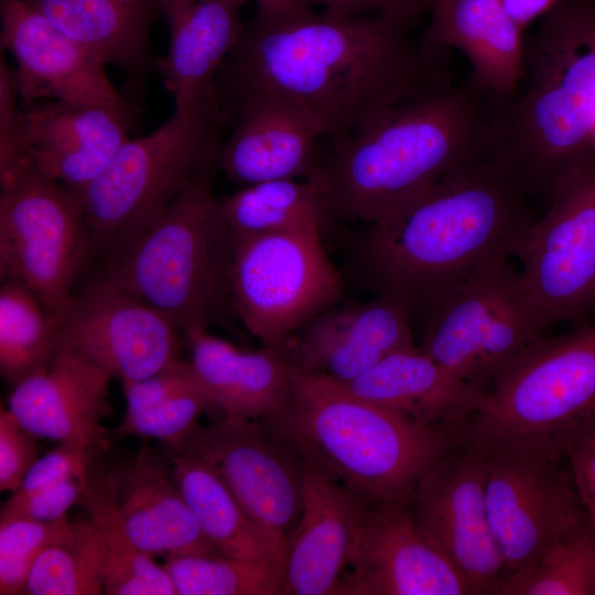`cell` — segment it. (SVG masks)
Instances as JSON below:
<instances>
[{
	"label": "cell",
	"mask_w": 595,
	"mask_h": 595,
	"mask_svg": "<svg viewBox=\"0 0 595 595\" xmlns=\"http://www.w3.org/2000/svg\"><path fill=\"white\" fill-rule=\"evenodd\" d=\"M407 29L377 14L315 12L305 2L257 11L217 74L216 100L223 110L250 95L279 96L337 139L448 80Z\"/></svg>",
	"instance_id": "6da1fadb"
},
{
	"label": "cell",
	"mask_w": 595,
	"mask_h": 595,
	"mask_svg": "<svg viewBox=\"0 0 595 595\" xmlns=\"http://www.w3.org/2000/svg\"><path fill=\"white\" fill-rule=\"evenodd\" d=\"M532 199L493 151L361 236L360 272L376 295L399 301L424 327L477 270L516 256L536 221Z\"/></svg>",
	"instance_id": "7a4b0ae2"
},
{
	"label": "cell",
	"mask_w": 595,
	"mask_h": 595,
	"mask_svg": "<svg viewBox=\"0 0 595 595\" xmlns=\"http://www.w3.org/2000/svg\"><path fill=\"white\" fill-rule=\"evenodd\" d=\"M490 151L486 97L468 80H446L331 140L307 180L325 215L374 224Z\"/></svg>",
	"instance_id": "3957f363"
},
{
	"label": "cell",
	"mask_w": 595,
	"mask_h": 595,
	"mask_svg": "<svg viewBox=\"0 0 595 595\" xmlns=\"http://www.w3.org/2000/svg\"><path fill=\"white\" fill-rule=\"evenodd\" d=\"M526 85L488 102L493 152L544 208L595 138V0H562L526 46Z\"/></svg>",
	"instance_id": "277c9868"
},
{
	"label": "cell",
	"mask_w": 595,
	"mask_h": 595,
	"mask_svg": "<svg viewBox=\"0 0 595 595\" xmlns=\"http://www.w3.org/2000/svg\"><path fill=\"white\" fill-rule=\"evenodd\" d=\"M260 421L302 459L371 502H409L422 476L462 440L459 431L422 425L294 365L285 402Z\"/></svg>",
	"instance_id": "5b68a950"
},
{
	"label": "cell",
	"mask_w": 595,
	"mask_h": 595,
	"mask_svg": "<svg viewBox=\"0 0 595 595\" xmlns=\"http://www.w3.org/2000/svg\"><path fill=\"white\" fill-rule=\"evenodd\" d=\"M216 165L218 158L206 163L155 221L94 268L181 333L231 306L234 236L213 192Z\"/></svg>",
	"instance_id": "8992f818"
},
{
	"label": "cell",
	"mask_w": 595,
	"mask_h": 595,
	"mask_svg": "<svg viewBox=\"0 0 595 595\" xmlns=\"http://www.w3.org/2000/svg\"><path fill=\"white\" fill-rule=\"evenodd\" d=\"M490 403L462 439L560 461L595 437V322L555 337L541 335L495 380Z\"/></svg>",
	"instance_id": "52a82bcc"
},
{
	"label": "cell",
	"mask_w": 595,
	"mask_h": 595,
	"mask_svg": "<svg viewBox=\"0 0 595 595\" xmlns=\"http://www.w3.org/2000/svg\"><path fill=\"white\" fill-rule=\"evenodd\" d=\"M224 123L215 98L192 111L174 109L159 128L121 145L77 196L90 231L94 266L129 245L218 158Z\"/></svg>",
	"instance_id": "ba28073f"
},
{
	"label": "cell",
	"mask_w": 595,
	"mask_h": 595,
	"mask_svg": "<svg viewBox=\"0 0 595 595\" xmlns=\"http://www.w3.org/2000/svg\"><path fill=\"white\" fill-rule=\"evenodd\" d=\"M0 185L1 281L25 284L58 323L94 264L82 202L32 161Z\"/></svg>",
	"instance_id": "9c48e42d"
},
{
	"label": "cell",
	"mask_w": 595,
	"mask_h": 595,
	"mask_svg": "<svg viewBox=\"0 0 595 595\" xmlns=\"http://www.w3.org/2000/svg\"><path fill=\"white\" fill-rule=\"evenodd\" d=\"M545 327L520 273L508 258H498L436 311L419 348L458 379L486 390Z\"/></svg>",
	"instance_id": "30bf717a"
},
{
	"label": "cell",
	"mask_w": 595,
	"mask_h": 595,
	"mask_svg": "<svg viewBox=\"0 0 595 595\" xmlns=\"http://www.w3.org/2000/svg\"><path fill=\"white\" fill-rule=\"evenodd\" d=\"M343 294L342 277L320 231L234 237L231 309L262 345L284 346L298 328Z\"/></svg>",
	"instance_id": "8fae6325"
},
{
	"label": "cell",
	"mask_w": 595,
	"mask_h": 595,
	"mask_svg": "<svg viewBox=\"0 0 595 595\" xmlns=\"http://www.w3.org/2000/svg\"><path fill=\"white\" fill-rule=\"evenodd\" d=\"M516 256L522 288L547 326L595 322V149L560 180Z\"/></svg>",
	"instance_id": "7c38bea8"
},
{
	"label": "cell",
	"mask_w": 595,
	"mask_h": 595,
	"mask_svg": "<svg viewBox=\"0 0 595 595\" xmlns=\"http://www.w3.org/2000/svg\"><path fill=\"white\" fill-rule=\"evenodd\" d=\"M488 448L462 439L420 479L409 502L424 538L474 594H498L504 560L486 504Z\"/></svg>",
	"instance_id": "4fadbf2b"
},
{
	"label": "cell",
	"mask_w": 595,
	"mask_h": 595,
	"mask_svg": "<svg viewBox=\"0 0 595 595\" xmlns=\"http://www.w3.org/2000/svg\"><path fill=\"white\" fill-rule=\"evenodd\" d=\"M166 448L207 463L285 558L303 491V459L288 444L261 421L221 416Z\"/></svg>",
	"instance_id": "5bb4252c"
},
{
	"label": "cell",
	"mask_w": 595,
	"mask_h": 595,
	"mask_svg": "<svg viewBox=\"0 0 595 595\" xmlns=\"http://www.w3.org/2000/svg\"><path fill=\"white\" fill-rule=\"evenodd\" d=\"M58 326L61 347L121 382L147 378L181 358V332L97 269L78 288Z\"/></svg>",
	"instance_id": "9a60e30c"
},
{
	"label": "cell",
	"mask_w": 595,
	"mask_h": 595,
	"mask_svg": "<svg viewBox=\"0 0 595 595\" xmlns=\"http://www.w3.org/2000/svg\"><path fill=\"white\" fill-rule=\"evenodd\" d=\"M486 447V504L504 560L502 581L533 566L582 505L560 461L506 446Z\"/></svg>",
	"instance_id": "2e32d148"
},
{
	"label": "cell",
	"mask_w": 595,
	"mask_h": 595,
	"mask_svg": "<svg viewBox=\"0 0 595 595\" xmlns=\"http://www.w3.org/2000/svg\"><path fill=\"white\" fill-rule=\"evenodd\" d=\"M463 575L424 538L408 502L367 509L332 595H470Z\"/></svg>",
	"instance_id": "e0dca14e"
},
{
	"label": "cell",
	"mask_w": 595,
	"mask_h": 595,
	"mask_svg": "<svg viewBox=\"0 0 595 595\" xmlns=\"http://www.w3.org/2000/svg\"><path fill=\"white\" fill-rule=\"evenodd\" d=\"M1 45L15 60L23 104L61 100L137 110L97 56L25 0H2Z\"/></svg>",
	"instance_id": "ac0fdd59"
},
{
	"label": "cell",
	"mask_w": 595,
	"mask_h": 595,
	"mask_svg": "<svg viewBox=\"0 0 595 595\" xmlns=\"http://www.w3.org/2000/svg\"><path fill=\"white\" fill-rule=\"evenodd\" d=\"M284 347L295 367L348 382L388 355L415 345L407 309L376 295L331 305L298 328Z\"/></svg>",
	"instance_id": "d6986e66"
},
{
	"label": "cell",
	"mask_w": 595,
	"mask_h": 595,
	"mask_svg": "<svg viewBox=\"0 0 595 595\" xmlns=\"http://www.w3.org/2000/svg\"><path fill=\"white\" fill-rule=\"evenodd\" d=\"M235 125L221 143L218 165L245 185L307 178L317 162V142L325 137L316 119L300 106L271 94L244 97L221 110Z\"/></svg>",
	"instance_id": "ffe728a7"
},
{
	"label": "cell",
	"mask_w": 595,
	"mask_h": 595,
	"mask_svg": "<svg viewBox=\"0 0 595 595\" xmlns=\"http://www.w3.org/2000/svg\"><path fill=\"white\" fill-rule=\"evenodd\" d=\"M29 156L78 196L130 138L137 110L39 100L22 107Z\"/></svg>",
	"instance_id": "44dd1931"
},
{
	"label": "cell",
	"mask_w": 595,
	"mask_h": 595,
	"mask_svg": "<svg viewBox=\"0 0 595 595\" xmlns=\"http://www.w3.org/2000/svg\"><path fill=\"white\" fill-rule=\"evenodd\" d=\"M372 502L303 459L302 506L289 538L281 595H332Z\"/></svg>",
	"instance_id": "7402d4cb"
},
{
	"label": "cell",
	"mask_w": 595,
	"mask_h": 595,
	"mask_svg": "<svg viewBox=\"0 0 595 595\" xmlns=\"http://www.w3.org/2000/svg\"><path fill=\"white\" fill-rule=\"evenodd\" d=\"M110 380L76 351L60 347L46 369L12 387L8 408L40 439L102 452Z\"/></svg>",
	"instance_id": "603a6c76"
},
{
	"label": "cell",
	"mask_w": 595,
	"mask_h": 595,
	"mask_svg": "<svg viewBox=\"0 0 595 595\" xmlns=\"http://www.w3.org/2000/svg\"><path fill=\"white\" fill-rule=\"evenodd\" d=\"M119 511L145 554H219L204 536L172 472L167 450L142 445L133 458L108 467Z\"/></svg>",
	"instance_id": "cb8c5ba5"
},
{
	"label": "cell",
	"mask_w": 595,
	"mask_h": 595,
	"mask_svg": "<svg viewBox=\"0 0 595 595\" xmlns=\"http://www.w3.org/2000/svg\"><path fill=\"white\" fill-rule=\"evenodd\" d=\"M430 12L420 43L429 56L458 50L470 65L468 82L489 101L516 95L524 75L523 30L501 0H434Z\"/></svg>",
	"instance_id": "d4e9b609"
},
{
	"label": "cell",
	"mask_w": 595,
	"mask_h": 595,
	"mask_svg": "<svg viewBox=\"0 0 595 595\" xmlns=\"http://www.w3.org/2000/svg\"><path fill=\"white\" fill-rule=\"evenodd\" d=\"M247 2L162 0L170 43L156 69L175 110L192 111L215 98V80L240 36V9Z\"/></svg>",
	"instance_id": "484cf974"
},
{
	"label": "cell",
	"mask_w": 595,
	"mask_h": 595,
	"mask_svg": "<svg viewBox=\"0 0 595 595\" xmlns=\"http://www.w3.org/2000/svg\"><path fill=\"white\" fill-rule=\"evenodd\" d=\"M183 334L193 372L221 416L260 421L283 405L293 371L284 346L244 349L205 326Z\"/></svg>",
	"instance_id": "4316f807"
},
{
	"label": "cell",
	"mask_w": 595,
	"mask_h": 595,
	"mask_svg": "<svg viewBox=\"0 0 595 595\" xmlns=\"http://www.w3.org/2000/svg\"><path fill=\"white\" fill-rule=\"evenodd\" d=\"M343 383L361 398L428 426L455 430L490 403L489 391L458 379L416 346L388 355Z\"/></svg>",
	"instance_id": "83f0119b"
},
{
	"label": "cell",
	"mask_w": 595,
	"mask_h": 595,
	"mask_svg": "<svg viewBox=\"0 0 595 595\" xmlns=\"http://www.w3.org/2000/svg\"><path fill=\"white\" fill-rule=\"evenodd\" d=\"M105 65L138 79L150 65L149 34L162 0H25Z\"/></svg>",
	"instance_id": "f1b7e54d"
},
{
	"label": "cell",
	"mask_w": 595,
	"mask_h": 595,
	"mask_svg": "<svg viewBox=\"0 0 595 595\" xmlns=\"http://www.w3.org/2000/svg\"><path fill=\"white\" fill-rule=\"evenodd\" d=\"M166 450L174 479L217 553L240 560L274 558L284 565L285 558L273 540L207 463L187 452Z\"/></svg>",
	"instance_id": "f546056e"
},
{
	"label": "cell",
	"mask_w": 595,
	"mask_h": 595,
	"mask_svg": "<svg viewBox=\"0 0 595 595\" xmlns=\"http://www.w3.org/2000/svg\"><path fill=\"white\" fill-rule=\"evenodd\" d=\"M96 453L82 476L80 506L101 542L105 556L104 594L176 595L163 564L132 541L119 511L108 468Z\"/></svg>",
	"instance_id": "4dcf8cb0"
},
{
	"label": "cell",
	"mask_w": 595,
	"mask_h": 595,
	"mask_svg": "<svg viewBox=\"0 0 595 595\" xmlns=\"http://www.w3.org/2000/svg\"><path fill=\"white\" fill-rule=\"evenodd\" d=\"M126 412L117 432L159 441L174 447L215 411L188 360L177 358L158 372L122 381Z\"/></svg>",
	"instance_id": "1f68e13d"
},
{
	"label": "cell",
	"mask_w": 595,
	"mask_h": 595,
	"mask_svg": "<svg viewBox=\"0 0 595 595\" xmlns=\"http://www.w3.org/2000/svg\"><path fill=\"white\" fill-rule=\"evenodd\" d=\"M1 282L0 372L12 388L53 363L60 326L30 288L12 279Z\"/></svg>",
	"instance_id": "d6a6232c"
},
{
	"label": "cell",
	"mask_w": 595,
	"mask_h": 595,
	"mask_svg": "<svg viewBox=\"0 0 595 595\" xmlns=\"http://www.w3.org/2000/svg\"><path fill=\"white\" fill-rule=\"evenodd\" d=\"M234 237L283 231H320L325 215L317 191L305 178L245 185L219 201Z\"/></svg>",
	"instance_id": "836d02e7"
},
{
	"label": "cell",
	"mask_w": 595,
	"mask_h": 595,
	"mask_svg": "<svg viewBox=\"0 0 595 595\" xmlns=\"http://www.w3.org/2000/svg\"><path fill=\"white\" fill-rule=\"evenodd\" d=\"M501 595H595V529L583 507L530 569L504 578Z\"/></svg>",
	"instance_id": "e575fe53"
},
{
	"label": "cell",
	"mask_w": 595,
	"mask_h": 595,
	"mask_svg": "<svg viewBox=\"0 0 595 595\" xmlns=\"http://www.w3.org/2000/svg\"><path fill=\"white\" fill-rule=\"evenodd\" d=\"M176 595H281L284 565L274 558L240 560L220 554L164 558Z\"/></svg>",
	"instance_id": "d590c367"
},
{
	"label": "cell",
	"mask_w": 595,
	"mask_h": 595,
	"mask_svg": "<svg viewBox=\"0 0 595 595\" xmlns=\"http://www.w3.org/2000/svg\"><path fill=\"white\" fill-rule=\"evenodd\" d=\"M106 556L89 521H74L65 541L46 548L34 562L24 588L26 595L104 594Z\"/></svg>",
	"instance_id": "8d00e7d4"
},
{
	"label": "cell",
	"mask_w": 595,
	"mask_h": 595,
	"mask_svg": "<svg viewBox=\"0 0 595 595\" xmlns=\"http://www.w3.org/2000/svg\"><path fill=\"white\" fill-rule=\"evenodd\" d=\"M73 526L67 518L53 522L0 520V594H23L36 559L50 545L68 539Z\"/></svg>",
	"instance_id": "74e56055"
},
{
	"label": "cell",
	"mask_w": 595,
	"mask_h": 595,
	"mask_svg": "<svg viewBox=\"0 0 595 595\" xmlns=\"http://www.w3.org/2000/svg\"><path fill=\"white\" fill-rule=\"evenodd\" d=\"M15 68L0 60V177L31 161L25 140V125Z\"/></svg>",
	"instance_id": "f35d334b"
},
{
	"label": "cell",
	"mask_w": 595,
	"mask_h": 595,
	"mask_svg": "<svg viewBox=\"0 0 595 595\" xmlns=\"http://www.w3.org/2000/svg\"><path fill=\"white\" fill-rule=\"evenodd\" d=\"M40 437L23 425L7 407L0 411V490L15 491L40 457Z\"/></svg>",
	"instance_id": "ab89813d"
},
{
	"label": "cell",
	"mask_w": 595,
	"mask_h": 595,
	"mask_svg": "<svg viewBox=\"0 0 595 595\" xmlns=\"http://www.w3.org/2000/svg\"><path fill=\"white\" fill-rule=\"evenodd\" d=\"M96 453L101 452L58 444L34 462L19 488L11 496L25 497L62 482L80 478Z\"/></svg>",
	"instance_id": "60d3db41"
},
{
	"label": "cell",
	"mask_w": 595,
	"mask_h": 595,
	"mask_svg": "<svg viewBox=\"0 0 595 595\" xmlns=\"http://www.w3.org/2000/svg\"><path fill=\"white\" fill-rule=\"evenodd\" d=\"M80 478L62 482L25 497L10 496L1 507L0 520L26 518L53 522L67 518L69 509L80 504Z\"/></svg>",
	"instance_id": "b9f144b4"
},
{
	"label": "cell",
	"mask_w": 595,
	"mask_h": 595,
	"mask_svg": "<svg viewBox=\"0 0 595 595\" xmlns=\"http://www.w3.org/2000/svg\"><path fill=\"white\" fill-rule=\"evenodd\" d=\"M309 6H322L325 11L342 15L377 14L409 26L425 12L434 0H302Z\"/></svg>",
	"instance_id": "7bdbcfd3"
},
{
	"label": "cell",
	"mask_w": 595,
	"mask_h": 595,
	"mask_svg": "<svg viewBox=\"0 0 595 595\" xmlns=\"http://www.w3.org/2000/svg\"><path fill=\"white\" fill-rule=\"evenodd\" d=\"M565 458L574 489L595 529V437L571 446Z\"/></svg>",
	"instance_id": "ee69618b"
},
{
	"label": "cell",
	"mask_w": 595,
	"mask_h": 595,
	"mask_svg": "<svg viewBox=\"0 0 595 595\" xmlns=\"http://www.w3.org/2000/svg\"><path fill=\"white\" fill-rule=\"evenodd\" d=\"M562 0H501L509 17L524 31L538 19H542Z\"/></svg>",
	"instance_id": "f6af8a7d"
},
{
	"label": "cell",
	"mask_w": 595,
	"mask_h": 595,
	"mask_svg": "<svg viewBox=\"0 0 595 595\" xmlns=\"http://www.w3.org/2000/svg\"><path fill=\"white\" fill-rule=\"evenodd\" d=\"M249 1V0H247ZM259 12H275L279 10L286 9L300 2L302 0H255Z\"/></svg>",
	"instance_id": "bcb514c9"
},
{
	"label": "cell",
	"mask_w": 595,
	"mask_h": 595,
	"mask_svg": "<svg viewBox=\"0 0 595 595\" xmlns=\"http://www.w3.org/2000/svg\"><path fill=\"white\" fill-rule=\"evenodd\" d=\"M593 149H595V138H594Z\"/></svg>",
	"instance_id": "7dc6e473"
}]
</instances>
